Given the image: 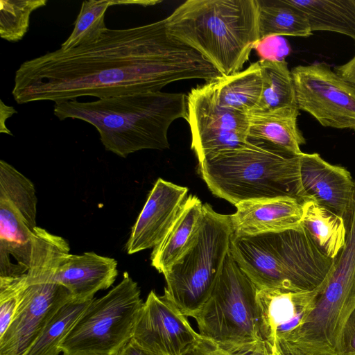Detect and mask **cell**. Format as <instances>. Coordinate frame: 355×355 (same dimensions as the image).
<instances>
[{"instance_id": "1", "label": "cell", "mask_w": 355, "mask_h": 355, "mask_svg": "<svg viewBox=\"0 0 355 355\" xmlns=\"http://www.w3.org/2000/svg\"><path fill=\"white\" fill-rule=\"evenodd\" d=\"M223 76L200 53L170 34L166 18L125 29H107L96 42L61 48L24 62L12 94L19 104L55 103L84 96L104 98L159 92L187 79Z\"/></svg>"}, {"instance_id": "2", "label": "cell", "mask_w": 355, "mask_h": 355, "mask_svg": "<svg viewBox=\"0 0 355 355\" xmlns=\"http://www.w3.org/2000/svg\"><path fill=\"white\" fill-rule=\"evenodd\" d=\"M53 114L61 121L71 118L92 124L105 150L126 157L141 150L169 148L171 124L187 119V96L159 91L91 102L71 100L55 103Z\"/></svg>"}, {"instance_id": "3", "label": "cell", "mask_w": 355, "mask_h": 355, "mask_svg": "<svg viewBox=\"0 0 355 355\" xmlns=\"http://www.w3.org/2000/svg\"><path fill=\"white\" fill-rule=\"evenodd\" d=\"M166 21L171 35L223 76L241 71L260 40L257 0H188Z\"/></svg>"}, {"instance_id": "4", "label": "cell", "mask_w": 355, "mask_h": 355, "mask_svg": "<svg viewBox=\"0 0 355 355\" xmlns=\"http://www.w3.org/2000/svg\"><path fill=\"white\" fill-rule=\"evenodd\" d=\"M301 155L262 141L248 139L239 148L217 153L198 162L199 172L214 195L234 205L247 200L281 197H291L303 202Z\"/></svg>"}, {"instance_id": "5", "label": "cell", "mask_w": 355, "mask_h": 355, "mask_svg": "<svg viewBox=\"0 0 355 355\" xmlns=\"http://www.w3.org/2000/svg\"><path fill=\"white\" fill-rule=\"evenodd\" d=\"M230 252L257 288L313 291L334 262L302 226L254 236L232 235Z\"/></svg>"}, {"instance_id": "6", "label": "cell", "mask_w": 355, "mask_h": 355, "mask_svg": "<svg viewBox=\"0 0 355 355\" xmlns=\"http://www.w3.org/2000/svg\"><path fill=\"white\" fill-rule=\"evenodd\" d=\"M257 291L229 251L209 297L193 318L198 334L234 353L264 340Z\"/></svg>"}, {"instance_id": "7", "label": "cell", "mask_w": 355, "mask_h": 355, "mask_svg": "<svg viewBox=\"0 0 355 355\" xmlns=\"http://www.w3.org/2000/svg\"><path fill=\"white\" fill-rule=\"evenodd\" d=\"M233 235L230 215L203 205L194 241L164 275V295L187 317L194 318L209 297L220 275Z\"/></svg>"}, {"instance_id": "8", "label": "cell", "mask_w": 355, "mask_h": 355, "mask_svg": "<svg viewBox=\"0 0 355 355\" xmlns=\"http://www.w3.org/2000/svg\"><path fill=\"white\" fill-rule=\"evenodd\" d=\"M125 272L105 295L93 299L60 347L62 354L114 355L132 336L144 302Z\"/></svg>"}, {"instance_id": "9", "label": "cell", "mask_w": 355, "mask_h": 355, "mask_svg": "<svg viewBox=\"0 0 355 355\" xmlns=\"http://www.w3.org/2000/svg\"><path fill=\"white\" fill-rule=\"evenodd\" d=\"M298 110L322 125L355 130V84L324 62L299 65L291 70Z\"/></svg>"}, {"instance_id": "10", "label": "cell", "mask_w": 355, "mask_h": 355, "mask_svg": "<svg viewBox=\"0 0 355 355\" xmlns=\"http://www.w3.org/2000/svg\"><path fill=\"white\" fill-rule=\"evenodd\" d=\"M187 105L191 147L198 162L248 142L247 114L219 105L211 80L193 88L187 96Z\"/></svg>"}, {"instance_id": "11", "label": "cell", "mask_w": 355, "mask_h": 355, "mask_svg": "<svg viewBox=\"0 0 355 355\" xmlns=\"http://www.w3.org/2000/svg\"><path fill=\"white\" fill-rule=\"evenodd\" d=\"M26 282L15 315L0 337V355H25L58 309L73 299L59 284Z\"/></svg>"}, {"instance_id": "12", "label": "cell", "mask_w": 355, "mask_h": 355, "mask_svg": "<svg viewBox=\"0 0 355 355\" xmlns=\"http://www.w3.org/2000/svg\"><path fill=\"white\" fill-rule=\"evenodd\" d=\"M201 336L164 295L151 291L137 318L132 339L159 355H182Z\"/></svg>"}, {"instance_id": "13", "label": "cell", "mask_w": 355, "mask_h": 355, "mask_svg": "<svg viewBox=\"0 0 355 355\" xmlns=\"http://www.w3.org/2000/svg\"><path fill=\"white\" fill-rule=\"evenodd\" d=\"M300 171L304 201L332 211L347 224L355 200V182L349 171L327 162L318 153H304L300 155Z\"/></svg>"}, {"instance_id": "14", "label": "cell", "mask_w": 355, "mask_h": 355, "mask_svg": "<svg viewBox=\"0 0 355 355\" xmlns=\"http://www.w3.org/2000/svg\"><path fill=\"white\" fill-rule=\"evenodd\" d=\"M188 189L158 178L126 244L128 254L155 248L166 236L186 200Z\"/></svg>"}, {"instance_id": "15", "label": "cell", "mask_w": 355, "mask_h": 355, "mask_svg": "<svg viewBox=\"0 0 355 355\" xmlns=\"http://www.w3.org/2000/svg\"><path fill=\"white\" fill-rule=\"evenodd\" d=\"M320 286L313 291L258 288L263 340L271 345L275 338L288 340L314 308Z\"/></svg>"}, {"instance_id": "16", "label": "cell", "mask_w": 355, "mask_h": 355, "mask_svg": "<svg viewBox=\"0 0 355 355\" xmlns=\"http://www.w3.org/2000/svg\"><path fill=\"white\" fill-rule=\"evenodd\" d=\"M230 215L234 236H254L301 227L303 202L291 197L247 200Z\"/></svg>"}, {"instance_id": "17", "label": "cell", "mask_w": 355, "mask_h": 355, "mask_svg": "<svg viewBox=\"0 0 355 355\" xmlns=\"http://www.w3.org/2000/svg\"><path fill=\"white\" fill-rule=\"evenodd\" d=\"M118 275L117 261L93 252L70 253L62 257L55 280L65 287L73 300L86 302L94 299L98 291L107 289Z\"/></svg>"}, {"instance_id": "18", "label": "cell", "mask_w": 355, "mask_h": 355, "mask_svg": "<svg viewBox=\"0 0 355 355\" xmlns=\"http://www.w3.org/2000/svg\"><path fill=\"white\" fill-rule=\"evenodd\" d=\"M33 232L18 209L8 200L0 198V277L27 273Z\"/></svg>"}, {"instance_id": "19", "label": "cell", "mask_w": 355, "mask_h": 355, "mask_svg": "<svg viewBox=\"0 0 355 355\" xmlns=\"http://www.w3.org/2000/svg\"><path fill=\"white\" fill-rule=\"evenodd\" d=\"M203 205L196 196H189L168 232L153 250L151 265L164 275L184 254L195 239L203 212Z\"/></svg>"}, {"instance_id": "20", "label": "cell", "mask_w": 355, "mask_h": 355, "mask_svg": "<svg viewBox=\"0 0 355 355\" xmlns=\"http://www.w3.org/2000/svg\"><path fill=\"white\" fill-rule=\"evenodd\" d=\"M297 107L247 114L248 139L262 141L295 155L306 143L297 123Z\"/></svg>"}, {"instance_id": "21", "label": "cell", "mask_w": 355, "mask_h": 355, "mask_svg": "<svg viewBox=\"0 0 355 355\" xmlns=\"http://www.w3.org/2000/svg\"><path fill=\"white\" fill-rule=\"evenodd\" d=\"M211 81L221 107L246 114L256 110L263 87L259 61L243 71Z\"/></svg>"}, {"instance_id": "22", "label": "cell", "mask_w": 355, "mask_h": 355, "mask_svg": "<svg viewBox=\"0 0 355 355\" xmlns=\"http://www.w3.org/2000/svg\"><path fill=\"white\" fill-rule=\"evenodd\" d=\"M302 225L319 250L335 259L347 243V224L341 216L311 200L303 202Z\"/></svg>"}, {"instance_id": "23", "label": "cell", "mask_w": 355, "mask_h": 355, "mask_svg": "<svg viewBox=\"0 0 355 355\" xmlns=\"http://www.w3.org/2000/svg\"><path fill=\"white\" fill-rule=\"evenodd\" d=\"M306 17L312 32L327 31L355 41V0H287Z\"/></svg>"}, {"instance_id": "24", "label": "cell", "mask_w": 355, "mask_h": 355, "mask_svg": "<svg viewBox=\"0 0 355 355\" xmlns=\"http://www.w3.org/2000/svg\"><path fill=\"white\" fill-rule=\"evenodd\" d=\"M257 3L260 40L269 36L312 35L305 15L287 0H257Z\"/></svg>"}, {"instance_id": "25", "label": "cell", "mask_w": 355, "mask_h": 355, "mask_svg": "<svg viewBox=\"0 0 355 355\" xmlns=\"http://www.w3.org/2000/svg\"><path fill=\"white\" fill-rule=\"evenodd\" d=\"M259 62L263 87L259 102L253 112L297 107L293 78L287 62L272 60H260Z\"/></svg>"}, {"instance_id": "26", "label": "cell", "mask_w": 355, "mask_h": 355, "mask_svg": "<svg viewBox=\"0 0 355 355\" xmlns=\"http://www.w3.org/2000/svg\"><path fill=\"white\" fill-rule=\"evenodd\" d=\"M92 300L72 299L60 306L25 355H59L61 344Z\"/></svg>"}, {"instance_id": "27", "label": "cell", "mask_w": 355, "mask_h": 355, "mask_svg": "<svg viewBox=\"0 0 355 355\" xmlns=\"http://www.w3.org/2000/svg\"><path fill=\"white\" fill-rule=\"evenodd\" d=\"M116 4H122V1H83L74 28L69 37L61 44V49L67 50L98 41L108 29L105 24L106 10L110 6Z\"/></svg>"}, {"instance_id": "28", "label": "cell", "mask_w": 355, "mask_h": 355, "mask_svg": "<svg viewBox=\"0 0 355 355\" xmlns=\"http://www.w3.org/2000/svg\"><path fill=\"white\" fill-rule=\"evenodd\" d=\"M0 198L11 202L35 230L37 198L33 182L4 160L0 161Z\"/></svg>"}, {"instance_id": "29", "label": "cell", "mask_w": 355, "mask_h": 355, "mask_svg": "<svg viewBox=\"0 0 355 355\" xmlns=\"http://www.w3.org/2000/svg\"><path fill=\"white\" fill-rule=\"evenodd\" d=\"M46 3V0H1V37L12 42L21 40L28 30L31 13Z\"/></svg>"}, {"instance_id": "30", "label": "cell", "mask_w": 355, "mask_h": 355, "mask_svg": "<svg viewBox=\"0 0 355 355\" xmlns=\"http://www.w3.org/2000/svg\"><path fill=\"white\" fill-rule=\"evenodd\" d=\"M26 274L0 277V337L11 323L26 287Z\"/></svg>"}, {"instance_id": "31", "label": "cell", "mask_w": 355, "mask_h": 355, "mask_svg": "<svg viewBox=\"0 0 355 355\" xmlns=\"http://www.w3.org/2000/svg\"><path fill=\"white\" fill-rule=\"evenodd\" d=\"M254 49L260 60H285L290 52L287 41L282 36H269L259 40Z\"/></svg>"}, {"instance_id": "32", "label": "cell", "mask_w": 355, "mask_h": 355, "mask_svg": "<svg viewBox=\"0 0 355 355\" xmlns=\"http://www.w3.org/2000/svg\"><path fill=\"white\" fill-rule=\"evenodd\" d=\"M338 355H355V304L342 327L338 338Z\"/></svg>"}, {"instance_id": "33", "label": "cell", "mask_w": 355, "mask_h": 355, "mask_svg": "<svg viewBox=\"0 0 355 355\" xmlns=\"http://www.w3.org/2000/svg\"><path fill=\"white\" fill-rule=\"evenodd\" d=\"M250 350L239 353L231 352L201 336L182 355H250Z\"/></svg>"}, {"instance_id": "34", "label": "cell", "mask_w": 355, "mask_h": 355, "mask_svg": "<svg viewBox=\"0 0 355 355\" xmlns=\"http://www.w3.org/2000/svg\"><path fill=\"white\" fill-rule=\"evenodd\" d=\"M272 352L273 355H308L297 346L282 338L274 340Z\"/></svg>"}, {"instance_id": "35", "label": "cell", "mask_w": 355, "mask_h": 355, "mask_svg": "<svg viewBox=\"0 0 355 355\" xmlns=\"http://www.w3.org/2000/svg\"><path fill=\"white\" fill-rule=\"evenodd\" d=\"M114 355H159L152 352L139 345L132 338Z\"/></svg>"}, {"instance_id": "36", "label": "cell", "mask_w": 355, "mask_h": 355, "mask_svg": "<svg viewBox=\"0 0 355 355\" xmlns=\"http://www.w3.org/2000/svg\"><path fill=\"white\" fill-rule=\"evenodd\" d=\"M334 71L344 79L355 84V54L345 64L335 67Z\"/></svg>"}, {"instance_id": "37", "label": "cell", "mask_w": 355, "mask_h": 355, "mask_svg": "<svg viewBox=\"0 0 355 355\" xmlns=\"http://www.w3.org/2000/svg\"><path fill=\"white\" fill-rule=\"evenodd\" d=\"M17 112L12 106L6 105L3 103V101L1 100L0 105V132L1 133H6L12 135L11 132L6 128L5 124L6 121L11 117L14 114Z\"/></svg>"}, {"instance_id": "38", "label": "cell", "mask_w": 355, "mask_h": 355, "mask_svg": "<svg viewBox=\"0 0 355 355\" xmlns=\"http://www.w3.org/2000/svg\"><path fill=\"white\" fill-rule=\"evenodd\" d=\"M250 355H273L272 345L266 340L260 341L251 349Z\"/></svg>"}, {"instance_id": "39", "label": "cell", "mask_w": 355, "mask_h": 355, "mask_svg": "<svg viewBox=\"0 0 355 355\" xmlns=\"http://www.w3.org/2000/svg\"><path fill=\"white\" fill-rule=\"evenodd\" d=\"M62 355H70V354H63ZM76 355H98V354H76Z\"/></svg>"}]
</instances>
